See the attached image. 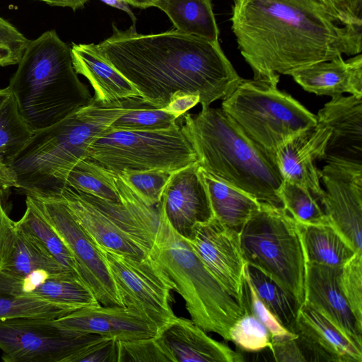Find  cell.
Returning a JSON list of instances; mask_svg holds the SVG:
<instances>
[{
    "label": "cell",
    "mask_w": 362,
    "mask_h": 362,
    "mask_svg": "<svg viewBox=\"0 0 362 362\" xmlns=\"http://www.w3.org/2000/svg\"><path fill=\"white\" fill-rule=\"evenodd\" d=\"M232 30L254 79L362 51V28L339 23L310 0H234Z\"/></svg>",
    "instance_id": "cell-1"
},
{
    "label": "cell",
    "mask_w": 362,
    "mask_h": 362,
    "mask_svg": "<svg viewBox=\"0 0 362 362\" xmlns=\"http://www.w3.org/2000/svg\"><path fill=\"white\" fill-rule=\"evenodd\" d=\"M103 58L138 90L144 102L165 107L184 91L199 95L202 107L230 94L243 80L218 42L171 30L141 34L112 24V35L95 45Z\"/></svg>",
    "instance_id": "cell-2"
},
{
    "label": "cell",
    "mask_w": 362,
    "mask_h": 362,
    "mask_svg": "<svg viewBox=\"0 0 362 362\" xmlns=\"http://www.w3.org/2000/svg\"><path fill=\"white\" fill-rule=\"evenodd\" d=\"M151 105L140 97L90 102L59 122L34 132L16 156V188L26 196L54 197L63 174L87 158L90 145L122 115Z\"/></svg>",
    "instance_id": "cell-3"
},
{
    "label": "cell",
    "mask_w": 362,
    "mask_h": 362,
    "mask_svg": "<svg viewBox=\"0 0 362 362\" xmlns=\"http://www.w3.org/2000/svg\"><path fill=\"white\" fill-rule=\"evenodd\" d=\"M180 117L202 169L260 203L284 208L279 196L284 179L276 162L222 108L202 107Z\"/></svg>",
    "instance_id": "cell-4"
},
{
    "label": "cell",
    "mask_w": 362,
    "mask_h": 362,
    "mask_svg": "<svg viewBox=\"0 0 362 362\" xmlns=\"http://www.w3.org/2000/svg\"><path fill=\"white\" fill-rule=\"evenodd\" d=\"M8 87L33 132L59 122L93 98L75 71L71 47L54 30L30 40Z\"/></svg>",
    "instance_id": "cell-5"
},
{
    "label": "cell",
    "mask_w": 362,
    "mask_h": 362,
    "mask_svg": "<svg viewBox=\"0 0 362 362\" xmlns=\"http://www.w3.org/2000/svg\"><path fill=\"white\" fill-rule=\"evenodd\" d=\"M158 224L150 255L175 284L191 320L230 341L229 329L243 314L238 301L209 272L189 241L170 225L157 205Z\"/></svg>",
    "instance_id": "cell-6"
},
{
    "label": "cell",
    "mask_w": 362,
    "mask_h": 362,
    "mask_svg": "<svg viewBox=\"0 0 362 362\" xmlns=\"http://www.w3.org/2000/svg\"><path fill=\"white\" fill-rule=\"evenodd\" d=\"M121 203H115L83 192L62 187L57 196L101 247L129 257H146L158 226L155 209L131 189L119 191Z\"/></svg>",
    "instance_id": "cell-7"
},
{
    "label": "cell",
    "mask_w": 362,
    "mask_h": 362,
    "mask_svg": "<svg viewBox=\"0 0 362 362\" xmlns=\"http://www.w3.org/2000/svg\"><path fill=\"white\" fill-rule=\"evenodd\" d=\"M240 242L247 264L305 303L307 261L301 234L298 222L284 208L262 203L243 227Z\"/></svg>",
    "instance_id": "cell-8"
},
{
    "label": "cell",
    "mask_w": 362,
    "mask_h": 362,
    "mask_svg": "<svg viewBox=\"0 0 362 362\" xmlns=\"http://www.w3.org/2000/svg\"><path fill=\"white\" fill-rule=\"evenodd\" d=\"M221 108L274 160L282 143L317 124L316 115L279 90L277 84L254 78H243L223 98Z\"/></svg>",
    "instance_id": "cell-9"
},
{
    "label": "cell",
    "mask_w": 362,
    "mask_h": 362,
    "mask_svg": "<svg viewBox=\"0 0 362 362\" xmlns=\"http://www.w3.org/2000/svg\"><path fill=\"white\" fill-rule=\"evenodd\" d=\"M87 158L116 174L150 170L173 173L197 161L179 124L158 131L108 129L90 145Z\"/></svg>",
    "instance_id": "cell-10"
},
{
    "label": "cell",
    "mask_w": 362,
    "mask_h": 362,
    "mask_svg": "<svg viewBox=\"0 0 362 362\" xmlns=\"http://www.w3.org/2000/svg\"><path fill=\"white\" fill-rule=\"evenodd\" d=\"M100 247L122 306L155 326L158 332L176 317L170 305L175 284L150 254L136 259Z\"/></svg>",
    "instance_id": "cell-11"
},
{
    "label": "cell",
    "mask_w": 362,
    "mask_h": 362,
    "mask_svg": "<svg viewBox=\"0 0 362 362\" xmlns=\"http://www.w3.org/2000/svg\"><path fill=\"white\" fill-rule=\"evenodd\" d=\"M108 337L65 329L54 319L0 320V349L5 362H71L79 353Z\"/></svg>",
    "instance_id": "cell-12"
},
{
    "label": "cell",
    "mask_w": 362,
    "mask_h": 362,
    "mask_svg": "<svg viewBox=\"0 0 362 362\" xmlns=\"http://www.w3.org/2000/svg\"><path fill=\"white\" fill-rule=\"evenodd\" d=\"M61 237L74 258L78 275L105 306H122L105 255L99 245L58 197L28 196Z\"/></svg>",
    "instance_id": "cell-13"
},
{
    "label": "cell",
    "mask_w": 362,
    "mask_h": 362,
    "mask_svg": "<svg viewBox=\"0 0 362 362\" xmlns=\"http://www.w3.org/2000/svg\"><path fill=\"white\" fill-rule=\"evenodd\" d=\"M319 175L326 189L321 204L329 224L356 252H362V166L329 162Z\"/></svg>",
    "instance_id": "cell-14"
},
{
    "label": "cell",
    "mask_w": 362,
    "mask_h": 362,
    "mask_svg": "<svg viewBox=\"0 0 362 362\" xmlns=\"http://www.w3.org/2000/svg\"><path fill=\"white\" fill-rule=\"evenodd\" d=\"M187 240L205 267L240 305L247 264L240 233L214 216L195 224Z\"/></svg>",
    "instance_id": "cell-15"
},
{
    "label": "cell",
    "mask_w": 362,
    "mask_h": 362,
    "mask_svg": "<svg viewBox=\"0 0 362 362\" xmlns=\"http://www.w3.org/2000/svg\"><path fill=\"white\" fill-rule=\"evenodd\" d=\"M199 168L197 161L172 173L158 204L172 228L186 239L195 224L214 217Z\"/></svg>",
    "instance_id": "cell-16"
},
{
    "label": "cell",
    "mask_w": 362,
    "mask_h": 362,
    "mask_svg": "<svg viewBox=\"0 0 362 362\" xmlns=\"http://www.w3.org/2000/svg\"><path fill=\"white\" fill-rule=\"evenodd\" d=\"M317 119L330 129L324 160L362 166V97L332 98Z\"/></svg>",
    "instance_id": "cell-17"
},
{
    "label": "cell",
    "mask_w": 362,
    "mask_h": 362,
    "mask_svg": "<svg viewBox=\"0 0 362 362\" xmlns=\"http://www.w3.org/2000/svg\"><path fill=\"white\" fill-rule=\"evenodd\" d=\"M330 129L317 122L282 143L276 150L275 162L283 179L307 188L320 202L325 190L320 185L314 162L325 158Z\"/></svg>",
    "instance_id": "cell-18"
},
{
    "label": "cell",
    "mask_w": 362,
    "mask_h": 362,
    "mask_svg": "<svg viewBox=\"0 0 362 362\" xmlns=\"http://www.w3.org/2000/svg\"><path fill=\"white\" fill-rule=\"evenodd\" d=\"M340 269L307 262L304 303L316 310L362 349V327L356 321L341 290Z\"/></svg>",
    "instance_id": "cell-19"
},
{
    "label": "cell",
    "mask_w": 362,
    "mask_h": 362,
    "mask_svg": "<svg viewBox=\"0 0 362 362\" xmlns=\"http://www.w3.org/2000/svg\"><path fill=\"white\" fill-rule=\"evenodd\" d=\"M293 333L305 362L362 361V349L306 303L300 309Z\"/></svg>",
    "instance_id": "cell-20"
},
{
    "label": "cell",
    "mask_w": 362,
    "mask_h": 362,
    "mask_svg": "<svg viewBox=\"0 0 362 362\" xmlns=\"http://www.w3.org/2000/svg\"><path fill=\"white\" fill-rule=\"evenodd\" d=\"M61 327L81 334H97L126 341L151 337L155 326L124 306L98 305L81 308L54 319Z\"/></svg>",
    "instance_id": "cell-21"
},
{
    "label": "cell",
    "mask_w": 362,
    "mask_h": 362,
    "mask_svg": "<svg viewBox=\"0 0 362 362\" xmlns=\"http://www.w3.org/2000/svg\"><path fill=\"white\" fill-rule=\"evenodd\" d=\"M157 335L174 362H243V356L210 337L192 320L174 317Z\"/></svg>",
    "instance_id": "cell-22"
},
{
    "label": "cell",
    "mask_w": 362,
    "mask_h": 362,
    "mask_svg": "<svg viewBox=\"0 0 362 362\" xmlns=\"http://www.w3.org/2000/svg\"><path fill=\"white\" fill-rule=\"evenodd\" d=\"M290 76L305 90L332 98L349 93L362 97V54L339 57L303 67Z\"/></svg>",
    "instance_id": "cell-23"
},
{
    "label": "cell",
    "mask_w": 362,
    "mask_h": 362,
    "mask_svg": "<svg viewBox=\"0 0 362 362\" xmlns=\"http://www.w3.org/2000/svg\"><path fill=\"white\" fill-rule=\"evenodd\" d=\"M71 51L75 71L88 79L95 100L112 102L140 97L136 88L103 58L95 44L74 43Z\"/></svg>",
    "instance_id": "cell-24"
},
{
    "label": "cell",
    "mask_w": 362,
    "mask_h": 362,
    "mask_svg": "<svg viewBox=\"0 0 362 362\" xmlns=\"http://www.w3.org/2000/svg\"><path fill=\"white\" fill-rule=\"evenodd\" d=\"M34 132L21 116L8 87L0 89V189L16 187L12 164Z\"/></svg>",
    "instance_id": "cell-25"
},
{
    "label": "cell",
    "mask_w": 362,
    "mask_h": 362,
    "mask_svg": "<svg viewBox=\"0 0 362 362\" xmlns=\"http://www.w3.org/2000/svg\"><path fill=\"white\" fill-rule=\"evenodd\" d=\"M199 173L205 185L214 216L240 233L250 216L259 209L262 203L216 178L200 166Z\"/></svg>",
    "instance_id": "cell-26"
},
{
    "label": "cell",
    "mask_w": 362,
    "mask_h": 362,
    "mask_svg": "<svg viewBox=\"0 0 362 362\" xmlns=\"http://www.w3.org/2000/svg\"><path fill=\"white\" fill-rule=\"evenodd\" d=\"M0 269L22 279L37 271L52 274L68 271L15 224L5 242Z\"/></svg>",
    "instance_id": "cell-27"
},
{
    "label": "cell",
    "mask_w": 362,
    "mask_h": 362,
    "mask_svg": "<svg viewBox=\"0 0 362 362\" xmlns=\"http://www.w3.org/2000/svg\"><path fill=\"white\" fill-rule=\"evenodd\" d=\"M73 311L30 296L25 291L23 279L0 269V320L17 317L57 319Z\"/></svg>",
    "instance_id": "cell-28"
},
{
    "label": "cell",
    "mask_w": 362,
    "mask_h": 362,
    "mask_svg": "<svg viewBox=\"0 0 362 362\" xmlns=\"http://www.w3.org/2000/svg\"><path fill=\"white\" fill-rule=\"evenodd\" d=\"M153 7L163 11L177 30L218 42L219 31L211 0H157Z\"/></svg>",
    "instance_id": "cell-29"
},
{
    "label": "cell",
    "mask_w": 362,
    "mask_h": 362,
    "mask_svg": "<svg viewBox=\"0 0 362 362\" xmlns=\"http://www.w3.org/2000/svg\"><path fill=\"white\" fill-rule=\"evenodd\" d=\"M298 223L308 263L341 268L356 252L329 223Z\"/></svg>",
    "instance_id": "cell-30"
},
{
    "label": "cell",
    "mask_w": 362,
    "mask_h": 362,
    "mask_svg": "<svg viewBox=\"0 0 362 362\" xmlns=\"http://www.w3.org/2000/svg\"><path fill=\"white\" fill-rule=\"evenodd\" d=\"M30 295L74 310L100 305L88 284L70 271L50 275Z\"/></svg>",
    "instance_id": "cell-31"
},
{
    "label": "cell",
    "mask_w": 362,
    "mask_h": 362,
    "mask_svg": "<svg viewBox=\"0 0 362 362\" xmlns=\"http://www.w3.org/2000/svg\"><path fill=\"white\" fill-rule=\"evenodd\" d=\"M62 187L121 203L115 173L88 158L78 161L63 174L59 192Z\"/></svg>",
    "instance_id": "cell-32"
},
{
    "label": "cell",
    "mask_w": 362,
    "mask_h": 362,
    "mask_svg": "<svg viewBox=\"0 0 362 362\" xmlns=\"http://www.w3.org/2000/svg\"><path fill=\"white\" fill-rule=\"evenodd\" d=\"M24 214L15 226L33 240L65 269L76 272L74 257L61 237L44 217L31 198L26 196Z\"/></svg>",
    "instance_id": "cell-33"
},
{
    "label": "cell",
    "mask_w": 362,
    "mask_h": 362,
    "mask_svg": "<svg viewBox=\"0 0 362 362\" xmlns=\"http://www.w3.org/2000/svg\"><path fill=\"white\" fill-rule=\"evenodd\" d=\"M247 276L261 300L293 333L302 304L288 291L257 267L246 264Z\"/></svg>",
    "instance_id": "cell-34"
},
{
    "label": "cell",
    "mask_w": 362,
    "mask_h": 362,
    "mask_svg": "<svg viewBox=\"0 0 362 362\" xmlns=\"http://www.w3.org/2000/svg\"><path fill=\"white\" fill-rule=\"evenodd\" d=\"M284 209L301 224L329 223L321 202L307 188L284 180L279 190Z\"/></svg>",
    "instance_id": "cell-35"
},
{
    "label": "cell",
    "mask_w": 362,
    "mask_h": 362,
    "mask_svg": "<svg viewBox=\"0 0 362 362\" xmlns=\"http://www.w3.org/2000/svg\"><path fill=\"white\" fill-rule=\"evenodd\" d=\"M177 118L161 108L152 106L129 111L116 119L110 130L158 131L175 127Z\"/></svg>",
    "instance_id": "cell-36"
},
{
    "label": "cell",
    "mask_w": 362,
    "mask_h": 362,
    "mask_svg": "<svg viewBox=\"0 0 362 362\" xmlns=\"http://www.w3.org/2000/svg\"><path fill=\"white\" fill-rule=\"evenodd\" d=\"M117 174L146 204L156 206L160 202L172 173L162 170H125Z\"/></svg>",
    "instance_id": "cell-37"
},
{
    "label": "cell",
    "mask_w": 362,
    "mask_h": 362,
    "mask_svg": "<svg viewBox=\"0 0 362 362\" xmlns=\"http://www.w3.org/2000/svg\"><path fill=\"white\" fill-rule=\"evenodd\" d=\"M230 341L240 349L257 352L271 346V334L255 316L244 313L229 329Z\"/></svg>",
    "instance_id": "cell-38"
},
{
    "label": "cell",
    "mask_w": 362,
    "mask_h": 362,
    "mask_svg": "<svg viewBox=\"0 0 362 362\" xmlns=\"http://www.w3.org/2000/svg\"><path fill=\"white\" fill-rule=\"evenodd\" d=\"M339 283L352 313L362 327V252H356L341 267Z\"/></svg>",
    "instance_id": "cell-39"
},
{
    "label": "cell",
    "mask_w": 362,
    "mask_h": 362,
    "mask_svg": "<svg viewBox=\"0 0 362 362\" xmlns=\"http://www.w3.org/2000/svg\"><path fill=\"white\" fill-rule=\"evenodd\" d=\"M119 344V362H174L157 334Z\"/></svg>",
    "instance_id": "cell-40"
},
{
    "label": "cell",
    "mask_w": 362,
    "mask_h": 362,
    "mask_svg": "<svg viewBox=\"0 0 362 362\" xmlns=\"http://www.w3.org/2000/svg\"><path fill=\"white\" fill-rule=\"evenodd\" d=\"M240 305L244 313L252 315L268 329L271 339L295 334L280 323L259 298L247 276L246 267L243 294Z\"/></svg>",
    "instance_id": "cell-41"
},
{
    "label": "cell",
    "mask_w": 362,
    "mask_h": 362,
    "mask_svg": "<svg viewBox=\"0 0 362 362\" xmlns=\"http://www.w3.org/2000/svg\"><path fill=\"white\" fill-rule=\"evenodd\" d=\"M30 40L0 17V66L18 64Z\"/></svg>",
    "instance_id": "cell-42"
},
{
    "label": "cell",
    "mask_w": 362,
    "mask_h": 362,
    "mask_svg": "<svg viewBox=\"0 0 362 362\" xmlns=\"http://www.w3.org/2000/svg\"><path fill=\"white\" fill-rule=\"evenodd\" d=\"M339 23L362 28V0H310Z\"/></svg>",
    "instance_id": "cell-43"
},
{
    "label": "cell",
    "mask_w": 362,
    "mask_h": 362,
    "mask_svg": "<svg viewBox=\"0 0 362 362\" xmlns=\"http://www.w3.org/2000/svg\"><path fill=\"white\" fill-rule=\"evenodd\" d=\"M119 341L104 337L76 355L71 362H119Z\"/></svg>",
    "instance_id": "cell-44"
},
{
    "label": "cell",
    "mask_w": 362,
    "mask_h": 362,
    "mask_svg": "<svg viewBox=\"0 0 362 362\" xmlns=\"http://www.w3.org/2000/svg\"><path fill=\"white\" fill-rule=\"evenodd\" d=\"M296 335H288L271 339L272 351L274 361L277 362H305L296 341Z\"/></svg>",
    "instance_id": "cell-45"
},
{
    "label": "cell",
    "mask_w": 362,
    "mask_h": 362,
    "mask_svg": "<svg viewBox=\"0 0 362 362\" xmlns=\"http://www.w3.org/2000/svg\"><path fill=\"white\" fill-rule=\"evenodd\" d=\"M199 95L184 91L173 93L168 105L161 108L168 113L179 118L199 103Z\"/></svg>",
    "instance_id": "cell-46"
},
{
    "label": "cell",
    "mask_w": 362,
    "mask_h": 362,
    "mask_svg": "<svg viewBox=\"0 0 362 362\" xmlns=\"http://www.w3.org/2000/svg\"><path fill=\"white\" fill-rule=\"evenodd\" d=\"M1 189H0V260L7 237L13 228L14 221H12L6 212L1 202Z\"/></svg>",
    "instance_id": "cell-47"
},
{
    "label": "cell",
    "mask_w": 362,
    "mask_h": 362,
    "mask_svg": "<svg viewBox=\"0 0 362 362\" xmlns=\"http://www.w3.org/2000/svg\"><path fill=\"white\" fill-rule=\"evenodd\" d=\"M44 1L49 5L69 7L73 10H76L78 8L83 7V5L89 0H39Z\"/></svg>",
    "instance_id": "cell-48"
},
{
    "label": "cell",
    "mask_w": 362,
    "mask_h": 362,
    "mask_svg": "<svg viewBox=\"0 0 362 362\" xmlns=\"http://www.w3.org/2000/svg\"><path fill=\"white\" fill-rule=\"evenodd\" d=\"M100 1L104 2L105 4L109 5L112 7L118 8V9L122 10V11H124L125 13H127L129 15V16L131 18V19L132 20L133 24L135 25L136 17H135L133 11H132L129 5L124 0H100Z\"/></svg>",
    "instance_id": "cell-49"
},
{
    "label": "cell",
    "mask_w": 362,
    "mask_h": 362,
    "mask_svg": "<svg viewBox=\"0 0 362 362\" xmlns=\"http://www.w3.org/2000/svg\"><path fill=\"white\" fill-rule=\"evenodd\" d=\"M129 6L139 8L153 7L157 0H124Z\"/></svg>",
    "instance_id": "cell-50"
}]
</instances>
